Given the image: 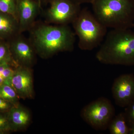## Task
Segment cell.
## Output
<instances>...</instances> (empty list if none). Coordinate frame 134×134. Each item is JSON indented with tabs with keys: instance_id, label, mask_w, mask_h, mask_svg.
Segmentation results:
<instances>
[{
	"instance_id": "obj_23",
	"label": "cell",
	"mask_w": 134,
	"mask_h": 134,
	"mask_svg": "<svg viewBox=\"0 0 134 134\" xmlns=\"http://www.w3.org/2000/svg\"><path fill=\"white\" fill-rule=\"evenodd\" d=\"M36 1H37L41 6L42 3H43V2H44L45 0H36Z\"/></svg>"
},
{
	"instance_id": "obj_9",
	"label": "cell",
	"mask_w": 134,
	"mask_h": 134,
	"mask_svg": "<svg viewBox=\"0 0 134 134\" xmlns=\"http://www.w3.org/2000/svg\"><path fill=\"white\" fill-rule=\"evenodd\" d=\"M41 7L36 0H17V15L20 34L30 30L35 25Z\"/></svg>"
},
{
	"instance_id": "obj_25",
	"label": "cell",
	"mask_w": 134,
	"mask_h": 134,
	"mask_svg": "<svg viewBox=\"0 0 134 134\" xmlns=\"http://www.w3.org/2000/svg\"></svg>"
},
{
	"instance_id": "obj_19",
	"label": "cell",
	"mask_w": 134,
	"mask_h": 134,
	"mask_svg": "<svg viewBox=\"0 0 134 134\" xmlns=\"http://www.w3.org/2000/svg\"><path fill=\"white\" fill-rule=\"evenodd\" d=\"M125 113L129 124L134 123V100L126 107Z\"/></svg>"
},
{
	"instance_id": "obj_3",
	"label": "cell",
	"mask_w": 134,
	"mask_h": 134,
	"mask_svg": "<svg viewBox=\"0 0 134 134\" xmlns=\"http://www.w3.org/2000/svg\"><path fill=\"white\" fill-rule=\"evenodd\" d=\"M91 4L93 14L107 29L134 27V0H93Z\"/></svg>"
},
{
	"instance_id": "obj_10",
	"label": "cell",
	"mask_w": 134,
	"mask_h": 134,
	"mask_svg": "<svg viewBox=\"0 0 134 134\" xmlns=\"http://www.w3.org/2000/svg\"><path fill=\"white\" fill-rule=\"evenodd\" d=\"M11 86L19 98H32L34 97L33 78L30 68L16 66L12 77Z\"/></svg>"
},
{
	"instance_id": "obj_16",
	"label": "cell",
	"mask_w": 134,
	"mask_h": 134,
	"mask_svg": "<svg viewBox=\"0 0 134 134\" xmlns=\"http://www.w3.org/2000/svg\"><path fill=\"white\" fill-rule=\"evenodd\" d=\"M8 63L16 64L12 59L8 41L0 39V65Z\"/></svg>"
},
{
	"instance_id": "obj_5",
	"label": "cell",
	"mask_w": 134,
	"mask_h": 134,
	"mask_svg": "<svg viewBox=\"0 0 134 134\" xmlns=\"http://www.w3.org/2000/svg\"><path fill=\"white\" fill-rule=\"evenodd\" d=\"M115 115V110L111 100L104 97L99 98L84 107L81 112L82 119L97 131L108 129Z\"/></svg>"
},
{
	"instance_id": "obj_22",
	"label": "cell",
	"mask_w": 134,
	"mask_h": 134,
	"mask_svg": "<svg viewBox=\"0 0 134 134\" xmlns=\"http://www.w3.org/2000/svg\"><path fill=\"white\" fill-rule=\"evenodd\" d=\"M129 134H134V123L129 124Z\"/></svg>"
},
{
	"instance_id": "obj_1",
	"label": "cell",
	"mask_w": 134,
	"mask_h": 134,
	"mask_svg": "<svg viewBox=\"0 0 134 134\" xmlns=\"http://www.w3.org/2000/svg\"><path fill=\"white\" fill-rule=\"evenodd\" d=\"M30 31V40L36 53L43 58L74 49L76 36L68 25L47 23L34 25Z\"/></svg>"
},
{
	"instance_id": "obj_11",
	"label": "cell",
	"mask_w": 134,
	"mask_h": 134,
	"mask_svg": "<svg viewBox=\"0 0 134 134\" xmlns=\"http://www.w3.org/2000/svg\"><path fill=\"white\" fill-rule=\"evenodd\" d=\"M8 117L12 131L24 129L29 125L31 119L29 111L19 104L12 107L8 112Z\"/></svg>"
},
{
	"instance_id": "obj_13",
	"label": "cell",
	"mask_w": 134,
	"mask_h": 134,
	"mask_svg": "<svg viewBox=\"0 0 134 134\" xmlns=\"http://www.w3.org/2000/svg\"><path fill=\"white\" fill-rule=\"evenodd\" d=\"M108 129L111 134H129V124L125 113L115 115L110 122Z\"/></svg>"
},
{
	"instance_id": "obj_21",
	"label": "cell",
	"mask_w": 134,
	"mask_h": 134,
	"mask_svg": "<svg viewBox=\"0 0 134 134\" xmlns=\"http://www.w3.org/2000/svg\"><path fill=\"white\" fill-rule=\"evenodd\" d=\"M71 1L81 5L82 4H83V3H91L93 0H71Z\"/></svg>"
},
{
	"instance_id": "obj_4",
	"label": "cell",
	"mask_w": 134,
	"mask_h": 134,
	"mask_svg": "<svg viewBox=\"0 0 134 134\" xmlns=\"http://www.w3.org/2000/svg\"><path fill=\"white\" fill-rule=\"evenodd\" d=\"M72 24L79 39L78 46L84 51H91L100 46L107 33L108 29L86 8L81 10Z\"/></svg>"
},
{
	"instance_id": "obj_20",
	"label": "cell",
	"mask_w": 134,
	"mask_h": 134,
	"mask_svg": "<svg viewBox=\"0 0 134 134\" xmlns=\"http://www.w3.org/2000/svg\"><path fill=\"white\" fill-rule=\"evenodd\" d=\"M14 105L12 103L0 97V113L8 112Z\"/></svg>"
},
{
	"instance_id": "obj_2",
	"label": "cell",
	"mask_w": 134,
	"mask_h": 134,
	"mask_svg": "<svg viewBox=\"0 0 134 134\" xmlns=\"http://www.w3.org/2000/svg\"><path fill=\"white\" fill-rule=\"evenodd\" d=\"M100 46L96 58L100 63L134 66V31L131 29H112Z\"/></svg>"
},
{
	"instance_id": "obj_18",
	"label": "cell",
	"mask_w": 134,
	"mask_h": 134,
	"mask_svg": "<svg viewBox=\"0 0 134 134\" xmlns=\"http://www.w3.org/2000/svg\"><path fill=\"white\" fill-rule=\"evenodd\" d=\"M0 130L8 133L11 131L8 117V112L0 113Z\"/></svg>"
},
{
	"instance_id": "obj_12",
	"label": "cell",
	"mask_w": 134,
	"mask_h": 134,
	"mask_svg": "<svg viewBox=\"0 0 134 134\" xmlns=\"http://www.w3.org/2000/svg\"><path fill=\"white\" fill-rule=\"evenodd\" d=\"M19 34H21L16 18L0 12V39L8 41Z\"/></svg>"
},
{
	"instance_id": "obj_6",
	"label": "cell",
	"mask_w": 134,
	"mask_h": 134,
	"mask_svg": "<svg viewBox=\"0 0 134 134\" xmlns=\"http://www.w3.org/2000/svg\"><path fill=\"white\" fill-rule=\"evenodd\" d=\"M49 6L46 11L47 23L68 25L72 23L81 11V5L71 0H49Z\"/></svg>"
},
{
	"instance_id": "obj_17",
	"label": "cell",
	"mask_w": 134,
	"mask_h": 134,
	"mask_svg": "<svg viewBox=\"0 0 134 134\" xmlns=\"http://www.w3.org/2000/svg\"><path fill=\"white\" fill-rule=\"evenodd\" d=\"M17 0H0V12L12 15L17 19Z\"/></svg>"
},
{
	"instance_id": "obj_24",
	"label": "cell",
	"mask_w": 134,
	"mask_h": 134,
	"mask_svg": "<svg viewBox=\"0 0 134 134\" xmlns=\"http://www.w3.org/2000/svg\"><path fill=\"white\" fill-rule=\"evenodd\" d=\"M7 132H5V131H3V130H0V134H4L7 133Z\"/></svg>"
},
{
	"instance_id": "obj_7",
	"label": "cell",
	"mask_w": 134,
	"mask_h": 134,
	"mask_svg": "<svg viewBox=\"0 0 134 134\" xmlns=\"http://www.w3.org/2000/svg\"><path fill=\"white\" fill-rule=\"evenodd\" d=\"M19 34L8 41L13 60L17 66L30 68L36 53L30 40Z\"/></svg>"
},
{
	"instance_id": "obj_15",
	"label": "cell",
	"mask_w": 134,
	"mask_h": 134,
	"mask_svg": "<svg viewBox=\"0 0 134 134\" xmlns=\"http://www.w3.org/2000/svg\"><path fill=\"white\" fill-rule=\"evenodd\" d=\"M0 97L16 105L19 104V97L11 85L3 84L0 86Z\"/></svg>"
},
{
	"instance_id": "obj_8",
	"label": "cell",
	"mask_w": 134,
	"mask_h": 134,
	"mask_svg": "<svg viewBox=\"0 0 134 134\" xmlns=\"http://www.w3.org/2000/svg\"><path fill=\"white\" fill-rule=\"evenodd\" d=\"M112 93L115 104L118 106L126 107L134 100V75L125 74L114 81Z\"/></svg>"
},
{
	"instance_id": "obj_14",
	"label": "cell",
	"mask_w": 134,
	"mask_h": 134,
	"mask_svg": "<svg viewBox=\"0 0 134 134\" xmlns=\"http://www.w3.org/2000/svg\"><path fill=\"white\" fill-rule=\"evenodd\" d=\"M17 66L14 63H5L0 65V86L3 84L11 85L12 77Z\"/></svg>"
}]
</instances>
